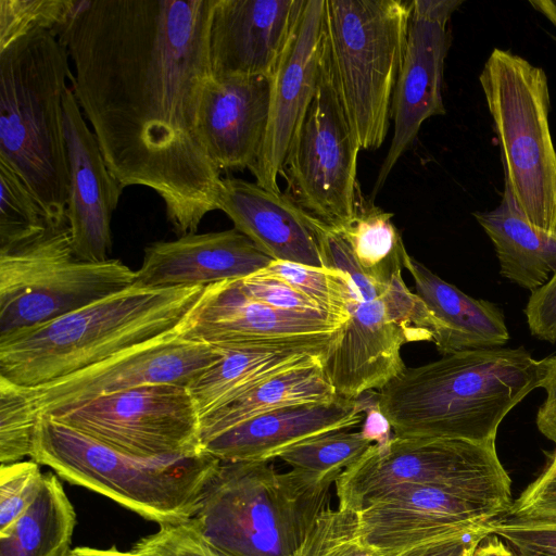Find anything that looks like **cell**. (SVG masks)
Returning <instances> with one entry per match:
<instances>
[{
    "label": "cell",
    "instance_id": "836d02e7",
    "mask_svg": "<svg viewBox=\"0 0 556 556\" xmlns=\"http://www.w3.org/2000/svg\"><path fill=\"white\" fill-rule=\"evenodd\" d=\"M291 556H384L363 536L358 514L346 508H328Z\"/></svg>",
    "mask_w": 556,
    "mask_h": 556
},
{
    "label": "cell",
    "instance_id": "1f68e13d",
    "mask_svg": "<svg viewBox=\"0 0 556 556\" xmlns=\"http://www.w3.org/2000/svg\"><path fill=\"white\" fill-rule=\"evenodd\" d=\"M88 0H0V51L36 30L55 37Z\"/></svg>",
    "mask_w": 556,
    "mask_h": 556
},
{
    "label": "cell",
    "instance_id": "f6af8a7d",
    "mask_svg": "<svg viewBox=\"0 0 556 556\" xmlns=\"http://www.w3.org/2000/svg\"><path fill=\"white\" fill-rule=\"evenodd\" d=\"M412 16L447 26L452 14L463 4L462 0H413Z\"/></svg>",
    "mask_w": 556,
    "mask_h": 556
},
{
    "label": "cell",
    "instance_id": "603a6c76",
    "mask_svg": "<svg viewBox=\"0 0 556 556\" xmlns=\"http://www.w3.org/2000/svg\"><path fill=\"white\" fill-rule=\"evenodd\" d=\"M370 403L363 395L338 396L329 403L280 408L215 435L201 448L220 462H270L305 440L362 424Z\"/></svg>",
    "mask_w": 556,
    "mask_h": 556
},
{
    "label": "cell",
    "instance_id": "44dd1931",
    "mask_svg": "<svg viewBox=\"0 0 556 556\" xmlns=\"http://www.w3.org/2000/svg\"><path fill=\"white\" fill-rule=\"evenodd\" d=\"M448 47L447 26L410 15L404 59L392 98L393 136L369 197L372 201L416 140L424 122L445 114L442 87Z\"/></svg>",
    "mask_w": 556,
    "mask_h": 556
},
{
    "label": "cell",
    "instance_id": "681fc988",
    "mask_svg": "<svg viewBox=\"0 0 556 556\" xmlns=\"http://www.w3.org/2000/svg\"><path fill=\"white\" fill-rule=\"evenodd\" d=\"M536 10L542 12L546 17H548L552 23L556 25V3L551 1H538L531 2Z\"/></svg>",
    "mask_w": 556,
    "mask_h": 556
},
{
    "label": "cell",
    "instance_id": "4fadbf2b",
    "mask_svg": "<svg viewBox=\"0 0 556 556\" xmlns=\"http://www.w3.org/2000/svg\"><path fill=\"white\" fill-rule=\"evenodd\" d=\"M54 418L134 456L164 457L202 452L200 416L185 386L134 388L97 397Z\"/></svg>",
    "mask_w": 556,
    "mask_h": 556
},
{
    "label": "cell",
    "instance_id": "4dcf8cb0",
    "mask_svg": "<svg viewBox=\"0 0 556 556\" xmlns=\"http://www.w3.org/2000/svg\"><path fill=\"white\" fill-rule=\"evenodd\" d=\"M372 444L362 430H339L305 440L282 452L278 458L291 469L340 475Z\"/></svg>",
    "mask_w": 556,
    "mask_h": 556
},
{
    "label": "cell",
    "instance_id": "7a4b0ae2",
    "mask_svg": "<svg viewBox=\"0 0 556 556\" xmlns=\"http://www.w3.org/2000/svg\"><path fill=\"white\" fill-rule=\"evenodd\" d=\"M539 388V361L525 348L456 352L405 368L376 396L394 435L495 441L506 415Z\"/></svg>",
    "mask_w": 556,
    "mask_h": 556
},
{
    "label": "cell",
    "instance_id": "c3c4849f",
    "mask_svg": "<svg viewBox=\"0 0 556 556\" xmlns=\"http://www.w3.org/2000/svg\"><path fill=\"white\" fill-rule=\"evenodd\" d=\"M64 556H138L134 552H119L115 547L109 549H100L92 547H75L71 548Z\"/></svg>",
    "mask_w": 556,
    "mask_h": 556
},
{
    "label": "cell",
    "instance_id": "30bf717a",
    "mask_svg": "<svg viewBox=\"0 0 556 556\" xmlns=\"http://www.w3.org/2000/svg\"><path fill=\"white\" fill-rule=\"evenodd\" d=\"M122 261L78 260L67 220L0 248V337L72 313L131 287Z\"/></svg>",
    "mask_w": 556,
    "mask_h": 556
},
{
    "label": "cell",
    "instance_id": "e575fe53",
    "mask_svg": "<svg viewBox=\"0 0 556 556\" xmlns=\"http://www.w3.org/2000/svg\"><path fill=\"white\" fill-rule=\"evenodd\" d=\"M51 223L31 191L4 161L0 160V248L22 241Z\"/></svg>",
    "mask_w": 556,
    "mask_h": 556
},
{
    "label": "cell",
    "instance_id": "f546056e",
    "mask_svg": "<svg viewBox=\"0 0 556 556\" xmlns=\"http://www.w3.org/2000/svg\"><path fill=\"white\" fill-rule=\"evenodd\" d=\"M393 214L376 205L358 188L353 215L332 228L346 243L359 267L368 273H396L406 253Z\"/></svg>",
    "mask_w": 556,
    "mask_h": 556
},
{
    "label": "cell",
    "instance_id": "ba28073f",
    "mask_svg": "<svg viewBox=\"0 0 556 556\" xmlns=\"http://www.w3.org/2000/svg\"><path fill=\"white\" fill-rule=\"evenodd\" d=\"M410 13V1L326 0V45L362 150L379 149L389 131Z\"/></svg>",
    "mask_w": 556,
    "mask_h": 556
},
{
    "label": "cell",
    "instance_id": "ffe728a7",
    "mask_svg": "<svg viewBox=\"0 0 556 556\" xmlns=\"http://www.w3.org/2000/svg\"><path fill=\"white\" fill-rule=\"evenodd\" d=\"M273 261L235 227L188 233L148 244L132 286L150 289L207 287L245 278Z\"/></svg>",
    "mask_w": 556,
    "mask_h": 556
},
{
    "label": "cell",
    "instance_id": "7bdbcfd3",
    "mask_svg": "<svg viewBox=\"0 0 556 556\" xmlns=\"http://www.w3.org/2000/svg\"><path fill=\"white\" fill-rule=\"evenodd\" d=\"M492 521L464 532L410 546L393 556H464L492 534Z\"/></svg>",
    "mask_w": 556,
    "mask_h": 556
},
{
    "label": "cell",
    "instance_id": "816d5d0a",
    "mask_svg": "<svg viewBox=\"0 0 556 556\" xmlns=\"http://www.w3.org/2000/svg\"><path fill=\"white\" fill-rule=\"evenodd\" d=\"M553 38H554V40L556 41V37H553Z\"/></svg>",
    "mask_w": 556,
    "mask_h": 556
},
{
    "label": "cell",
    "instance_id": "7c38bea8",
    "mask_svg": "<svg viewBox=\"0 0 556 556\" xmlns=\"http://www.w3.org/2000/svg\"><path fill=\"white\" fill-rule=\"evenodd\" d=\"M404 484H441L511 493L495 441L392 435L374 443L334 482L338 507L359 511L387 491Z\"/></svg>",
    "mask_w": 556,
    "mask_h": 556
},
{
    "label": "cell",
    "instance_id": "60d3db41",
    "mask_svg": "<svg viewBox=\"0 0 556 556\" xmlns=\"http://www.w3.org/2000/svg\"><path fill=\"white\" fill-rule=\"evenodd\" d=\"M239 282L251 298L271 307L299 314L327 316L313 301L279 279L255 273L239 279Z\"/></svg>",
    "mask_w": 556,
    "mask_h": 556
},
{
    "label": "cell",
    "instance_id": "3957f363",
    "mask_svg": "<svg viewBox=\"0 0 556 556\" xmlns=\"http://www.w3.org/2000/svg\"><path fill=\"white\" fill-rule=\"evenodd\" d=\"M205 287L131 286L53 320L0 337V378L38 388L177 332Z\"/></svg>",
    "mask_w": 556,
    "mask_h": 556
},
{
    "label": "cell",
    "instance_id": "74e56055",
    "mask_svg": "<svg viewBox=\"0 0 556 556\" xmlns=\"http://www.w3.org/2000/svg\"><path fill=\"white\" fill-rule=\"evenodd\" d=\"M138 556H222L202 539L189 520L160 526L140 539L132 551Z\"/></svg>",
    "mask_w": 556,
    "mask_h": 556
},
{
    "label": "cell",
    "instance_id": "8d00e7d4",
    "mask_svg": "<svg viewBox=\"0 0 556 556\" xmlns=\"http://www.w3.org/2000/svg\"><path fill=\"white\" fill-rule=\"evenodd\" d=\"M43 473L35 460L0 467V532L9 528L34 502Z\"/></svg>",
    "mask_w": 556,
    "mask_h": 556
},
{
    "label": "cell",
    "instance_id": "8992f818",
    "mask_svg": "<svg viewBox=\"0 0 556 556\" xmlns=\"http://www.w3.org/2000/svg\"><path fill=\"white\" fill-rule=\"evenodd\" d=\"M317 230L325 268L342 273L349 312L324 369L338 396L355 400L401 375L402 346L433 342L438 323L402 275L389 281L367 275L332 228L318 222Z\"/></svg>",
    "mask_w": 556,
    "mask_h": 556
},
{
    "label": "cell",
    "instance_id": "8fae6325",
    "mask_svg": "<svg viewBox=\"0 0 556 556\" xmlns=\"http://www.w3.org/2000/svg\"><path fill=\"white\" fill-rule=\"evenodd\" d=\"M361 150L338 90L324 29L317 88L279 173L285 193L327 226L344 223L354 213Z\"/></svg>",
    "mask_w": 556,
    "mask_h": 556
},
{
    "label": "cell",
    "instance_id": "ee69618b",
    "mask_svg": "<svg viewBox=\"0 0 556 556\" xmlns=\"http://www.w3.org/2000/svg\"><path fill=\"white\" fill-rule=\"evenodd\" d=\"M539 388L546 396L536 414V427L556 444V355L539 361Z\"/></svg>",
    "mask_w": 556,
    "mask_h": 556
},
{
    "label": "cell",
    "instance_id": "7402d4cb",
    "mask_svg": "<svg viewBox=\"0 0 556 556\" xmlns=\"http://www.w3.org/2000/svg\"><path fill=\"white\" fill-rule=\"evenodd\" d=\"M218 210L274 261L325 268L318 219L285 192L241 178L226 177L222 180Z\"/></svg>",
    "mask_w": 556,
    "mask_h": 556
},
{
    "label": "cell",
    "instance_id": "d6a6232c",
    "mask_svg": "<svg viewBox=\"0 0 556 556\" xmlns=\"http://www.w3.org/2000/svg\"><path fill=\"white\" fill-rule=\"evenodd\" d=\"M257 273L285 281L313 301L325 315L341 325L348 324L349 312L343 276L339 269L273 261Z\"/></svg>",
    "mask_w": 556,
    "mask_h": 556
},
{
    "label": "cell",
    "instance_id": "5b68a950",
    "mask_svg": "<svg viewBox=\"0 0 556 556\" xmlns=\"http://www.w3.org/2000/svg\"><path fill=\"white\" fill-rule=\"evenodd\" d=\"M339 475L220 462L190 521L222 556H291L330 508Z\"/></svg>",
    "mask_w": 556,
    "mask_h": 556
},
{
    "label": "cell",
    "instance_id": "ac0fdd59",
    "mask_svg": "<svg viewBox=\"0 0 556 556\" xmlns=\"http://www.w3.org/2000/svg\"><path fill=\"white\" fill-rule=\"evenodd\" d=\"M70 190L65 217L75 256L103 262L112 249L111 220L124 188L111 174L70 86L63 96Z\"/></svg>",
    "mask_w": 556,
    "mask_h": 556
},
{
    "label": "cell",
    "instance_id": "d6986e66",
    "mask_svg": "<svg viewBox=\"0 0 556 556\" xmlns=\"http://www.w3.org/2000/svg\"><path fill=\"white\" fill-rule=\"evenodd\" d=\"M305 0H216L208 37L212 77H271Z\"/></svg>",
    "mask_w": 556,
    "mask_h": 556
},
{
    "label": "cell",
    "instance_id": "5bb4252c",
    "mask_svg": "<svg viewBox=\"0 0 556 556\" xmlns=\"http://www.w3.org/2000/svg\"><path fill=\"white\" fill-rule=\"evenodd\" d=\"M511 493L441 484H404L357 511L364 539L384 556L505 516Z\"/></svg>",
    "mask_w": 556,
    "mask_h": 556
},
{
    "label": "cell",
    "instance_id": "7dc6e473",
    "mask_svg": "<svg viewBox=\"0 0 556 556\" xmlns=\"http://www.w3.org/2000/svg\"><path fill=\"white\" fill-rule=\"evenodd\" d=\"M471 556H515L502 539L494 534L484 538L475 548Z\"/></svg>",
    "mask_w": 556,
    "mask_h": 556
},
{
    "label": "cell",
    "instance_id": "f907efd6",
    "mask_svg": "<svg viewBox=\"0 0 556 556\" xmlns=\"http://www.w3.org/2000/svg\"><path fill=\"white\" fill-rule=\"evenodd\" d=\"M473 551H475V548L469 551L468 553H466L464 556H471Z\"/></svg>",
    "mask_w": 556,
    "mask_h": 556
},
{
    "label": "cell",
    "instance_id": "52a82bcc",
    "mask_svg": "<svg viewBox=\"0 0 556 556\" xmlns=\"http://www.w3.org/2000/svg\"><path fill=\"white\" fill-rule=\"evenodd\" d=\"M30 458L159 526L192 517L220 463L203 451L164 457L129 455L49 415H39Z\"/></svg>",
    "mask_w": 556,
    "mask_h": 556
},
{
    "label": "cell",
    "instance_id": "d4e9b609",
    "mask_svg": "<svg viewBox=\"0 0 556 556\" xmlns=\"http://www.w3.org/2000/svg\"><path fill=\"white\" fill-rule=\"evenodd\" d=\"M404 268L414 280L415 293L438 323L433 343L443 356L468 350L502 348L507 343L509 332L497 305L467 295L408 253Z\"/></svg>",
    "mask_w": 556,
    "mask_h": 556
},
{
    "label": "cell",
    "instance_id": "2e32d148",
    "mask_svg": "<svg viewBox=\"0 0 556 556\" xmlns=\"http://www.w3.org/2000/svg\"><path fill=\"white\" fill-rule=\"evenodd\" d=\"M223 354L219 348L186 341L177 331L48 384L23 389L39 415L60 417L97 397L138 387H187Z\"/></svg>",
    "mask_w": 556,
    "mask_h": 556
},
{
    "label": "cell",
    "instance_id": "484cf974",
    "mask_svg": "<svg viewBox=\"0 0 556 556\" xmlns=\"http://www.w3.org/2000/svg\"><path fill=\"white\" fill-rule=\"evenodd\" d=\"M473 216L494 245L503 277L533 292L556 273V232L532 226L505 185L500 204Z\"/></svg>",
    "mask_w": 556,
    "mask_h": 556
},
{
    "label": "cell",
    "instance_id": "cb8c5ba5",
    "mask_svg": "<svg viewBox=\"0 0 556 556\" xmlns=\"http://www.w3.org/2000/svg\"><path fill=\"white\" fill-rule=\"evenodd\" d=\"M270 77L242 76L211 79L200 116L203 142L222 172H250L255 166L266 135Z\"/></svg>",
    "mask_w": 556,
    "mask_h": 556
},
{
    "label": "cell",
    "instance_id": "d590c367",
    "mask_svg": "<svg viewBox=\"0 0 556 556\" xmlns=\"http://www.w3.org/2000/svg\"><path fill=\"white\" fill-rule=\"evenodd\" d=\"M39 413L25 389L0 378V462L8 465L31 455Z\"/></svg>",
    "mask_w": 556,
    "mask_h": 556
},
{
    "label": "cell",
    "instance_id": "f1b7e54d",
    "mask_svg": "<svg viewBox=\"0 0 556 556\" xmlns=\"http://www.w3.org/2000/svg\"><path fill=\"white\" fill-rule=\"evenodd\" d=\"M75 526V509L60 479L48 471L30 506L0 532V556H64Z\"/></svg>",
    "mask_w": 556,
    "mask_h": 556
},
{
    "label": "cell",
    "instance_id": "b9f144b4",
    "mask_svg": "<svg viewBox=\"0 0 556 556\" xmlns=\"http://www.w3.org/2000/svg\"><path fill=\"white\" fill-rule=\"evenodd\" d=\"M525 315L533 337L556 342V273L543 287L531 292Z\"/></svg>",
    "mask_w": 556,
    "mask_h": 556
},
{
    "label": "cell",
    "instance_id": "bcb514c9",
    "mask_svg": "<svg viewBox=\"0 0 556 556\" xmlns=\"http://www.w3.org/2000/svg\"><path fill=\"white\" fill-rule=\"evenodd\" d=\"M391 426L377 406L376 401L367 407L362 432L372 442L380 443L389 440Z\"/></svg>",
    "mask_w": 556,
    "mask_h": 556
},
{
    "label": "cell",
    "instance_id": "e0dca14e",
    "mask_svg": "<svg viewBox=\"0 0 556 556\" xmlns=\"http://www.w3.org/2000/svg\"><path fill=\"white\" fill-rule=\"evenodd\" d=\"M325 10L326 0H305L270 77L266 135L251 174L256 184L273 191H280V169L317 88L324 48Z\"/></svg>",
    "mask_w": 556,
    "mask_h": 556
},
{
    "label": "cell",
    "instance_id": "83f0119b",
    "mask_svg": "<svg viewBox=\"0 0 556 556\" xmlns=\"http://www.w3.org/2000/svg\"><path fill=\"white\" fill-rule=\"evenodd\" d=\"M324 365L298 368L269 378L200 417L202 443L228 429L280 408L334 401Z\"/></svg>",
    "mask_w": 556,
    "mask_h": 556
},
{
    "label": "cell",
    "instance_id": "4316f807",
    "mask_svg": "<svg viewBox=\"0 0 556 556\" xmlns=\"http://www.w3.org/2000/svg\"><path fill=\"white\" fill-rule=\"evenodd\" d=\"M223 356L188 386L199 416L289 370L325 365L326 356L286 348H219Z\"/></svg>",
    "mask_w": 556,
    "mask_h": 556
},
{
    "label": "cell",
    "instance_id": "f35d334b",
    "mask_svg": "<svg viewBox=\"0 0 556 556\" xmlns=\"http://www.w3.org/2000/svg\"><path fill=\"white\" fill-rule=\"evenodd\" d=\"M515 556H556V522L523 521L501 517L491 523Z\"/></svg>",
    "mask_w": 556,
    "mask_h": 556
},
{
    "label": "cell",
    "instance_id": "9a60e30c",
    "mask_svg": "<svg viewBox=\"0 0 556 556\" xmlns=\"http://www.w3.org/2000/svg\"><path fill=\"white\" fill-rule=\"evenodd\" d=\"M344 326L324 315L271 307L251 298L235 279L205 287L178 333L215 348L300 349L327 359Z\"/></svg>",
    "mask_w": 556,
    "mask_h": 556
},
{
    "label": "cell",
    "instance_id": "6da1fadb",
    "mask_svg": "<svg viewBox=\"0 0 556 556\" xmlns=\"http://www.w3.org/2000/svg\"><path fill=\"white\" fill-rule=\"evenodd\" d=\"M216 0H88L56 35L68 80L123 188L163 201L173 231L195 233L218 210L220 172L202 139Z\"/></svg>",
    "mask_w": 556,
    "mask_h": 556
},
{
    "label": "cell",
    "instance_id": "9c48e42d",
    "mask_svg": "<svg viewBox=\"0 0 556 556\" xmlns=\"http://www.w3.org/2000/svg\"><path fill=\"white\" fill-rule=\"evenodd\" d=\"M479 81L501 147L504 185L532 226L556 232V149L545 72L495 48Z\"/></svg>",
    "mask_w": 556,
    "mask_h": 556
},
{
    "label": "cell",
    "instance_id": "277c9868",
    "mask_svg": "<svg viewBox=\"0 0 556 556\" xmlns=\"http://www.w3.org/2000/svg\"><path fill=\"white\" fill-rule=\"evenodd\" d=\"M70 72L66 47L48 30L33 31L0 51V160L53 224L66 220L63 96Z\"/></svg>",
    "mask_w": 556,
    "mask_h": 556
},
{
    "label": "cell",
    "instance_id": "ab89813d",
    "mask_svg": "<svg viewBox=\"0 0 556 556\" xmlns=\"http://www.w3.org/2000/svg\"><path fill=\"white\" fill-rule=\"evenodd\" d=\"M505 517L535 522H556V451L546 469L513 504Z\"/></svg>",
    "mask_w": 556,
    "mask_h": 556
}]
</instances>
